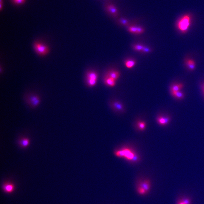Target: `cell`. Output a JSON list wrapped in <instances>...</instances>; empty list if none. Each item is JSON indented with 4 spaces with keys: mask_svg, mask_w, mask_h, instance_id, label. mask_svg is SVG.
I'll return each mask as SVG.
<instances>
[{
    "mask_svg": "<svg viewBox=\"0 0 204 204\" xmlns=\"http://www.w3.org/2000/svg\"><path fill=\"white\" fill-rule=\"evenodd\" d=\"M124 64L126 67L128 68H132L135 66L136 61L133 59H128L125 60Z\"/></svg>",
    "mask_w": 204,
    "mask_h": 204,
    "instance_id": "30bf717a",
    "label": "cell"
},
{
    "mask_svg": "<svg viewBox=\"0 0 204 204\" xmlns=\"http://www.w3.org/2000/svg\"><path fill=\"white\" fill-rule=\"evenodd\" d=\"M177 204H185V203H184L183 202H182V201L181 200L177 202Z\"/></svg>",
    "mask_w": 204,
    "mask_h": 204,
    "instance_id": "4316f807",
    "label": "cell"
},
{
    "mask_svg": "<svg viewBox=\"0 0 204 204\" xmlns=\"http://www.w3.org/2000/svg\"><path fill=\"white\" fill-rule=\"evenodd\" d=\"M183 87V85L181 84H174L171 86L170 88V92H178L180 91Z\"/></svg>",
    "mask_w": 204,
    "mask_h": 204,
    "instance_id": "4fadbf2b",
    "label": "cell"
},
{
    "mask_svg": "<svg viewBox=\"0 0 204 204\" xmlns=\"http://www.w3.org/2000/svg\"><path fill=\"white\" fill-rule=\"evenodd\" d=\"M107 8H108V10H109V12L111 13L112 15L115 16L117 15L118 13L117 10L115 6L113 5H109Z\"/></svg>",
    "mask_w": 204,
    "mask_h": 204,
    "instance_id": "9a60e30c",
    "label": "cell"
},
{
    "mask_svg": "<svg viewBox=\"0 0 204 204\" xmlns=\"http://www.w3.org/2000/svg\"><path fill=\"white\" fill-rule=\"evenodd\" d=\"M181 200L185 204H191V200H190V198H183V199H181Z\"/></svg>",
    "mask_w": 204,
    "mask_h": 204,
    "instance_id": "d4e9b609",
    "label": "cell"
},
{
    "mask_svg": "<svg viewBox=\"0 0 204 204\" xmlns=\"http://www.w3.org/2000/svg\"><path fill=\"white\" fill-rule=\"evenodd\" d=\"M34 49L36 53L41 56H44L49 53V49L46 45L40 42L34 43Z\"/></svg>",
    "mask_w": 204,
    "mask_h": 204,
    "instance_id": "3957f363",
    "label": "cell"
},
{
    "mask_svg": "<svg viewBox=\"0 0 204 204\" xmlns=\"http://www.w3.org/2000/svg\"><path fill=\"white\" fill-rule=\"evenodd\" d=\"M105 76L117 81L120 77V74L119 71H118L111 70L108 71L106 74H105Z\"/></svg>",
    "mask_w": 204,
    "mask_h": 204,
    "instance_id": "52a82bcc",
    "label": "cell"
},
{
    "mask_svg": "<svg viewBox=\"0 0 204 204\" xmlns=\"http://www.w3.org/2000/svg\"><path fill=\"white\" fill-rule=\"evenodd\" d=\"M112 106L117 110L122 111L123 110V106L121 102L118 101L113 102L112 103Z\"/></svg>",
    "mask_w": 204,
    "mask_h": 204,
    "instance_id": "5bb4252c",
    "label": "cell"
},
{
    "mask_svg": "<svg viewBox=\"0 0 204 204\" xmlns=\"http://www.w3.org/2000/svg\"><path fill=\"white\" fill-rule=\"evenodd\" d=\"M171 94L173 96L177 98L182 99L184 97V94L183 93L180 91L171 92Z\"/></svg>",
    "mask_w": 204,
    "mask_h": 204,
    "instance_id": "2e32d148",
    "label": "cell"
},
{
    "mask_svg": "<svg viewBox=\"0 0 204 204\" xmlns=\"http://www.w3.org/2000/svg\"><path fill=\"white\" fill-rule=\"evenodd\" d=\"M2 3H0V9H1H1H2Z\"/></svg>",
    "mask_w": 204,
    "mask_h": 204,
    "instance_id": "f1b7e54d",
    "label": "cell"
},
{
    "mask_svg": "<svg viewBox=\"0 0 204 204\" xmlns=\"http://www.w3.org/2000/svg\"><path fill=\"white\" fill-rule=\"evenodd\" d=\"M137 27L136 26H129L128 28V32L132 34H136L137 31Z\"/></svg>",
    "mask_w": 204,
    "mask_h": 204,
    "instance_id": "ffe728a7",
    "label": "cell"
},
{
    "mask_svg": "<svg viewBox=\"0 0 204 204\" xmlns=\"http://www.w3.org/2000/svg\"><path fill=\"white\" fill-rule=\"evenodd\" d=\"M104 81L105 84L109 87H114L116 84V81L105 76L104 77Z\"/></svg>",
    "mask_w": 204,
    "mask_h": 204,
    "instance_id": "ba28073f",
    "label": "cell"
},
{
    "mask_svg": "<svg viewBox=\"0 0 204 204\" xmlns=\"http://www.w3.org/2000/svg\"><path fill=\"white\" fill-rule=\"evenodd\" d=\"M98 74L96 72L94 71H88L86 75V83L89 87L95 86L97 83Z\"/></svg>",
    "mask_w": 204,
    "mask_h": 204,
    "instance_id": "277c9868",
    "label": "cell"
},
{
    "mask_svg": "<svg viewBox=\"0 0 204 204\" xmlns=\"http://www.w3.org/2000/svg\"><path fill=\"white\" fill-rule=\"evenodd\" d=\"M170 118L169 117H158L157 118V121L158 123L162 125H165L168 124L170 121Z\"/></svg>",
    "mask_w": 204,
    "mask_h": 204,
    "instance_id": "9c48e42d",
    "label": "cell"
},
{
    "mask_svg": "<svg viewBox=\"0 0 204 204\" xmlns=\"http://www.w3.org/2000/svg\"><path fill=\"white\" fill-rule=\"evenodd\" d=\"M186 64L188 68L191 70H194L196 67V64L192 60H187L186 61Z\"/></svg>",
    "mask_w": 204,
    "mask_h": 204,
    "instance_id": "7c38bea8",
    "label": "cell"
},
{
    "mask_svg": "<svg viewBox=\"0 0 204 204\" xmlns=\"http://www.w3.org/2000/svg\"><path fill=\"white\" fill-rule=\"evenodd\" d=\"M191 16L189 14H186L179 18L177 22V28L183 33H185L189 30L191 25Z\"/></svg>",
    "mask_w": 204,
    "mask_h": 204,
    "instance_id": "7a4b0ae2",
    "label": "cell"
},
{
    "mask_svg": "<svg viewBox=\"0 0 204 204\" xmlns=\"http://www.w3.org/2000/svg\"><path fill=\"white\" fill-rule=\"evenodd\" d=\"M151 51V49L150 48L147 46H144L141 52L143 53H150Z\"/></svg>",
    "mask_w": 204,
    "mask_h": 204,
    "instance_id": "cb8c5ba5",
    "label": "cell"
},
{
    "mask_svg": "<svg viewBox=\"0 0 204 204\" xmlns=\"http://www.w3.org/2000/svg\"><path fill=\"white\" fill-rule=\"evenodd\" d=\"M137 185L141 186L148 193L151 189V183L149 179H145L143 180H139Z\"/></svg>",
    "mask_w": 204,
    "mask_h": 204,
    "instance_id": "8992f818",
    "label": "cell"
},
{
    "mask_svg": "<svg viewBox=\"0 0 204 204\" xmlns=\"http://www.w3.org/2000/svg\"><path fill=\"white\" fill-rule=\"evenodd\" d=\"M144 29L143 27L140 26H137L136 34H143V33H144Z\"/></svg>",
    "mask_w": 204,
    "mask_h": 204,
    "instance_id": "603a6c76",
    "label": "cell"
},
{
    "mask_svg": "<svg viewBox=\"0 0 204 204\" xmlns=\"http://www.w3.org/2000/svg\"><path fill=\"white\" fill-rule=\"evenodd\" d=\"M202 89L203 91V93L204 94V84H203L202 86Z\"/></svg>",
    "mask_w": 204,
    "mask_h": 204,
    "instance_id": "83f0119b",
    "label": "cell"
},
{
    "mask_svg": "<svg viewBox=\"0 0 204 204\" xmlns=\"http://www.w3.org/2000/svg\"><path fill=\"white\" fill-rule=\"evenodd\" d=\"M138 128L141 130H143L145 127V123L144 122L139 121L137 124Z\"/></svg>",
    "mask_w": 204,
    "mask_h": 204,
    "instance_id": "7402d4cb",
    "label": "cell"
},
{
    "mask_svg": "<svg viewBox=\"0 0 204 204\" xmlns=\"http://www.w3.org/2000/svg\"><path fill=\"white\" fill-rule=\"evenodd\" d=\"M136 191L138 194L141 196H144L147 194V192L144 189L139 185H137L136 187Z\"/></svg>",
    "mask_w": 204,
    "mask_h": 204,
    "instance_id": "ac0fdd59",
    "label": "cell"
},
{
    "mask_svg": "<svg viewBox=\"0 0 204 204\" xmlns=\"http://www.w3.org/2000/svg\"><path fill=\"white\" fill-rule=\"evenodd\" d=\"M119 22H120L122 25L124 26H128L129 25V22L128 20L124 18H120L119 20Z\"/></svg>",
    "mask_w": 204,
    "mask_h": 204,
    "instance_id": "44dd1931",
    "label": "cell"
},
{
    "mask_svg": "<svg viewBox=\"0 0 204 204\" xmlns=\"http://www.w3.org/2000/svg\"><path fill=\"white\" fill-rule=\"evenodd\" d=\"M28 103L33 107L37 106L40 102V98L36 95H31L28 97L27 100Z\"/></svg>",
    "mask_w": 204,
    "mask_h": 204,
    "instance_id": "5b68a950",
    "label": "cell"
},
{
    "mask_svg": "<svg viewBox=\"0 0 204 204\" xmlns=\"http://www.w3.org/2000/svg\"><path fill=\"white\" fill-rule=\"evenodd\" d=\"M132 48L134 50L138 52H141L142 50L144 47V45L142 44H134L132 46Z\"/></svg>",
    "mask_w": 204,
    "mask_h": 204,
    "instance_id": "e0dca14e",
    "label": "cell"
},
{
    "mask_svg": "<svg viewBox=\"0 0 204 204\" xmlns=\"http://www.w3.org/2000/svg\"><path fill=\"white\" fill-rule=\"evenodd\" d=\"M115 154L119 157L124 158L127 160L133 162H138L139 158L132 150L128 148H123L116 151Z\"/></svg>",
    "mask_w": 204,
    "mask_h": 204,
    "instance_id": "6da1fadb",
    "label": "cell"
},
{
    "mask_svg": "<svg viewBox=\"0 0 204 204\" xmlns=\"http://www.w3.org/2000/svg\"><path fill=\"white\" fill-rule=\"evenodd\" d=\"M29 143H30V141H29V139L27 138H23L21 139L18 141V144L23 148L26 147L29 144Z\"/></svg>",
    "mask_w": 204,
    "mask_h": 204,
    "instance_id": "8fae6325",
    "label": "cell"
},
{
    "mask_svg": "<svg viewBox=\"0 0 204 204\" xmlns=\"http://www.w3.org/2000/svg\"><path fill=\"white\" fill-rule=\"evenodd\" d=\"M3 188L6 192H11L13 191L14 186L11 184H5L3 186Z\"/></svg>",
    "mask_w": 204,
    "mask_h": 204,
    "instance_id": "d6986e66",
    "label": "cell"
},
{
    "mask_svg": "<svg viewBox=\"0 0 204 204\" xmlns=\"http://www.w3.org/2000/svg\"><path fill=\"white\" fill-rule=\"evenodd\" d=\"M12 1L16 4L20 5L25 2L26 0H12Z\"/></svg>",
    "mask_w": 204,
    "mask_h": 204,
    "instance_id": "484cf974",
    "label": "cell"
}]
</instances>
